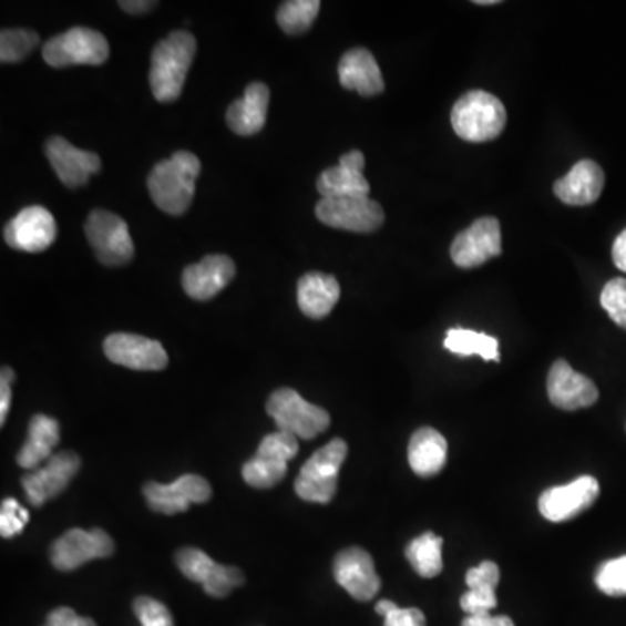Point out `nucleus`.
Returning <instances> with one entry per match:
<instances>
[{
	"mask_svg": "<svg viewBox=\"0 0 626 626\" xmlns=\"http://www.w3.org/2000/svg\"><path fill=\"white\" fill-rule=\"evenodd\" d=\"M338 78L345 90L357 91L366 98L378 96L384 91L378 61L365 48L350 49L341 57Z\"/></svg>",
	"mask_w": 626,
	"mask_h": 626,
	"instance_id": "nucleus-23",
	"label": "nucleus"
},
{
	"mask_svg": "<svg viewBox=\"0 0 626 626\" xmlns=\"http://www.w3.org/2000/svg\"><path fill=\"white\" fill-rule=\"evenodd\" d=\"M109 42L96 30L75 27L49 39L42 49L45 63L54 69L75 65H103L109 60Z\"/></svg>",
	"mask_w": 626,
	"mask_h": 626,
	"instance_id": "nucleus-6",
	"label": "nucleus"
},
{
	"mask_svg": "<svg viewBox=\"0 0 626 626\" xmlns=\"http://www.w3.org/2000/svg\"><path fill=\"white\" fill-rule=\"evenodd\" d=\"M347 454L348 445L343 439H332L311 454L296 479V494L310 503H329L338 490V475Z\"/></svg>",
	"mask_w": 626,
	"mask_h": 626,
	"instance_id": "nucleus-4",
	"label": "nucleus"
},
{
	"mask_svg": "<svg viewBox=\"0 0 626 626\" xmlns=\"http://www.w3.org/2000/svg\"><path fill=\"white\" fill-rule=\"evenodd\" d=\"M601 494L597 479L585 475L567 485L545 491L537 501L540 513L550 522H566L591 509Z\"/></svg>",
	"mask_w": 626,
	"mask_h": 626,
	"instance_id": "nucleus-13",
	"label": "nucleus"
},
{
	"mask_svg": "<svg viewBox=\"0 0 626 626\" xmlns=\"http://www.w3.org/2000/svg\"><path fill=\"white\" fill-rule=\"evenodd\" d=\"M461 609L469 616L490 615L497 606L494 592L469 591L460 601Z\"/></svg>",
	"mask_w": 626,
	"mask_h": 626,
	"instance_id": "nucleus-39",
	"label": "nucleus"
},
{
	"mask_svg": "<svg viewBox=\"0 0 626 626\" xmlns=\"http://www.w3.org/2000/svg\"><path fill=\"white\" fill-rule=\"evenodd\" d=\"M286 461L275 460V458L259 453H256V456L243 466L244 481L258 490L274 488L286 478Z\"/></svg>",
	"mask_w": 626,
	"mask_h": 626,
	"instance_id": "nucleus-31",
	"label": "nucleus"
},
{
	"mask_svg": "<svg viewBox=\"0 0 626 626\" xmlns=\"http://www.w3.org/2000/svg\"><path fill=\"white\" fill-rule=\"evenodd\" d=\"M501 255V227L496 218H481L451 244V258L460 268H478Z\"/></svg>",
	"mask_w": 626,
	"mask_h": 626,
	"instance_id": "nucleus-11",
	"label": "nucleus"
},
{
	"mask_svg": "<svg viewBox=\"0 0 626 626\" xmlns=\"http://www.w3.org/2000/svg\"><path fill=\"white\" fill-rule=\"evenodd\" d=\"M30 513L18 503L17 500L8 497L2 501V509H0V534L6 540L14 537L24 530V525L29 524Z\"/></svg>",
	"mask_w": 626,
	"mask_h": 626,
	"instance_id": "nucleus-37",
	"label": "nucleus"
},
{
	"mask_svg": "<svg viewBox=\"0 0 626 626\" xmlns=\"http://www.w3.org/2000/svg\"><path fill=\"white\" fill-rule=\"evenodd\" d=\"M604 183L606 176L603 167L585 158L576 162L566 176L555 182L554 192L567 206H591L603 194Z\"/></svg>",
	"mask_w": 626,
	"mask_h": 626,
	"instance_id": "nucleus-22",
	"label": "nucleus"
},
{
	"mask_svg": "<svg viewBox=\"0 0 626 626\" xmlns=\"http://www.w3.org/2000/svg\"><path fill=\"white\" fill-rule=\"evenodd\" d=\"M198 174L201 161L192 152L179 150L167 161L155 164L146 182L150 197L167 215L182 216L194 201Z\"/></svg>",
	"mask_w": 626,
	"mask_h": 626,
	"instance_id": "nucleus-1",
	"label": "nucleus"
},
{
	"mask_svg": "<svg viewBox=\"0 0 626 626\" xmlns=\"http://www.w3.org/2000/svg\"><path fill=\"white\" fill-rule=\"evenodd\" d=\"M143 494H145L150 509L154 512L174 515V513L186 512L194 503H206L213 491L206 479L198 478V475H183L178 481L167 485L146 482Z\"/></svg>",
	"mask_w": 626,
	"mask_h": 626,
	"instance_id": "nucleus-17",
	"label": "nucleus"
},
{
	"mask_svg": "<svg viewBox=\"0 0 626 626\" xmlns=\"http://www.w3.org/2000/svg\"><path fill=\"white\" fill-rule=\"evenodd\" d=\"M39 44V35L32 30L8 29L0 33V61L18 63L32 53Z\"/></svg>",
	"mask_w": 626,
	"mask_h": 626,
	"instance_id": "nucleus-32",
	"label": "nucleus"
},
{
	"mask_svg": "<svg viewBox=\"0 0 626 626\" xmlns=\"http://www.w3.org/2000/svg\"><path fill=\"white\" fill-rule=\"evenodd\" d=\"M332 573L338 585L343 586L360 603L371 601L380 592V576L376 573L374 561L366 550L352 546L340 552L332 564Z\"/></svg>",
	"mask_w": 626,
	"mask_h": 626,
	"instance_id": "nucleus-18",
	"label": "nucleus"
},
{
	"mask_svg": "<svg viewBox=\"0 0 626 626\" xmlns=\"http://www.w3.org/2000/svg\"><path fill=\"white\" fill-rule=\"evenodd\" d=\"M267 412L274 418L280 432L291 433L296 439L310 441L329 429L331 418L326 409L310 404L293 388H279L267 402Z\"/></svg>",
	"mask_w": 626,
	"mask_h": 626,
	"instance_id": "nucleus-5",
	"label": "nucleus"
},
{
	"mask_svg": "<svg viewBox=\"0 0 626 626\" xmlns=\"http://www.w3.org/2000/svg\"><path fill=\"white\" fill-rule=\"evenodd\" d=\"M298 439L291 433L275 432L263 439L258 453L280 461H291L298 454Z\"/></svg>",
	"mask_w": 626,
	"mask_h": 626,
	"instance_id": "nucleus-35",
	"label": "nucleus"
},
{
	"mask_svg": "<svg viewBox=\"0 0 626 626\" xmlns=\"http://www.w3.org/2000/svg\"><path fill=\"white\" fill-rule=\"evenodd\" d=\"M57 222L42 206L24 207L4 228L8 246L24 253H41L48 249L57 239Z\"/></svg>",
	"mask_w": 626,
	"mask_h": 626,
	"instance_id": "nucleus-14",
	"label": "nucleus"
},
{
	"mask_svg": "<svg viewBox=\"0 0 626 626\" xmlns=\"http://www.w3.org/2000/svg\"><path fill=\"white\" fill-rule=\"evenodd\" d=\"M319 11V0H289L280 4L277 23L289 35H299L310 30Z\"/></svg>",
	"mask_w": 626,
	"mask_h": 626,
	"instance_id": "nucleus-30",
	"label": "nucleus"
},
{
	"mask_svg": "<svg viewBox=\"0 0 626 626\" xmlns=\"http://www.w3.org/2000/svg\"><path fill=\"white\" fill-rule=\"evenodd\" d=\"M475 4H479V6H494V4H500V0H478V2H475Z\"/></svg>",
	"mask_w": 626,
	"mask_h": 626,
	"instance_id": "nucleus-47",
	"label": "nucleus"
},
{
	"mask_svg": "<svg viewBox=\"0 0 626 626\" xmlns=\"http://www.w3.org/2000/svg\"><path fill=\"white\" fill-rule=\"evenodd\" d=\"M58 442H60V423L45 414H35L30 420L27 441L18 453V465L21 469H37L42 461L51 458Z\"/></svg>",
	"mask_w": 626,
	"mask_h": 626,
	"instance_id": "nucleus-27",
	"label": "nucleus"
},
{
	"mask_svg": "<svg viewBox=\"0 0 626 626\" xmlns=\"http://www.w3.org/2000/svg\"><path fill=\"white\" fill-rule=\"evenodd\" d=\"M444 348L456 356H479L484 360L500 362V341L485 332L472 331V329H449Z\"/></svg>",
	"mask_w": 626,
	"mask_h": 626,
	"instance_id": "nucleus-28",
	"label": "nucleus"
},
{
	"mask_svg": "<svg viewBox=\"0 0 626 626\" xmlns=\"http://www.w3.org/2000/svg\"><path fill=\"white\" fill-rule=\"evenodd\" d=\"M235 277V263L228 256L211 255L183 271V289L197 301H207L223 291Z\"/></svg>",
	"mask_w": 626,
	"mask_h": 626,
	"instance_id": "nucleus-21",
	"label": "nucleus"
},
{
	"mask_svg": "<svg viewBox=\"0 0 626 626\" xmlns=\"http://www.w3.org/2000/svg\"><path fill=\"white\" fill-rule=\"evenodd\" d=\"M114 550V540L103 530H70L53 543L49 557L57 569L73 571L94 558L110 557Z\"/></svg>",
	"mask_w": 626,
	"mask_h": 626,
	"instance_id": "nucleus-9",
	"label": "nucleus"
},
{
	"mask_svg": "<svg viewBox=\"0 0 626 626\" xmlns=\"http://www.w3.org/2000/svg\"><path fill=\"white\" fill-rule=\"evenodd\" d=\"M14 380V371L11 368L2 369L0 374V423H6L9 408H11V383Z\"/></svg>",
	"mask_w": 626,
	"mask_h": 626,
	"instance_id": "nucleus-42",
	"label": "nucleus"
},
{
	"mask_svg": "<svg viewBox=\"0 0 626 626\" xmlns=\"http://www.w3.org/2000/svg\"><path fill=\"white\" fill-rule=\"evenodd\" d=\"M598 591L609 597H625L626 595V555L604 564L595 576Z\"/></svg>",
	"mask_w": 626,
	"mask_h": 626,
	"instance_id": "nucleus-33",
	"label": "nucleus"
},
{
	"mask_svg": "<svg viewBox=\"0 0 626 626\" xmlns=\"http://www.w3.org/2000/svg\"><path fill=\"white\" fill-rule=\"evenodd\" d=\"M366 158L360 150H352L340 158V164L324 171L317 179L322 198L369 197L371 185L365 176Z\"/></svg>",
	"mask_w": 626,
	"mask_h": 626,
	"instance_id": "nucleus-20",
	"label": "nucleus"
},
{
	"mask_svg": "<svg viewBox=\"0 0 626 626\" xmlns=\"http://www.w3.org/2000/svg\"><path fill=\"white\" fill-rule=\"evenodd\" d=\"M195 51L197 42L188 32L170 33L155 45L150 66V88L157 102L171 103L178 100Z\"/></svg>",
	"mask_w": 626,
	"mask_h": 626,
	"instance_id": "nucleus-2",
	"label": "nucleus"
},
{
	"mask_svg": "<svg viewBox=\"0 0 626 626\" xmlns=\"http://www.w3.org/2000/svg\"><path fill=\"white\" fill-rule=\"evenodd\" d=\"M384 626H427V618L418 607L400 609L397 606L384 616Z\"/></svg>",
	"mask_w": 626,
	"mask_h": 626,
	"instance_id": "nucleus-40",
	"label": "nucleus"
},
{
	"mask_svg": "<svg viewBox=\"0 0 626 626\" xmlns=\"http://www.w3.org/2000/svg\"><path fill=\"white\" fill-rule=\"evenodd\" d=\"M340 295V283L335 275L308 271L298 280V307L310 319L328 317Z\"/></svg>",
	"mask_w": 626,
	"mask_h": 626,
	"instance_id": "nucleus-25",
	"label": "nucleus"
},
{
	"mask_svg": "<svg viewBox=\"0 0 626 626\" xmlns=\"http://www.w3.org/2000/svg\"><path fill=\"white\" fill-rule=\"evenodd\" d=\"M133 609L142 626H174L170 609L155 598L137 597Z\"/></svg>",
	"mask_w": 626,
	"mask_h": 626,
	"instance_id": "nucleus-36",
	"label": "nucleus"
},
{
	"mask_svg": "<svg viewBox=\"0 0 626 626\" xmlns=\"http://www.w3.org/2000/svg\"><path fill=\"white\" fill-rule=\"evenodd\" d=\"M81 469V458L72 451L54 454L49 458L48 465L21 479L24 493L30 505L42 506L45 501L53 500L66 490Z\"/></svg>",
	"mask_w": 626,
	"mask_h": 626,
	"instance_id": "nucleus-15",
	"label": "nucleus"
},
{
	"mask_svg": "<svg viewBox=\"0 0 626 626\" xmlns=\"http://www.w3.org/2000/svg\"><path fill=\"white\" fill-rule=\"evenodd\" d=\"M270 91L263 82L247 85L240 100L232 103L227 110V124L239 136H253L263 130L267 122Z\"/></svg>",
	"mask_w": 626,
	"mask_h": 626,
	"instance_id": "nucleus-24",
	"label": "nucleus"
},
{
	"mask_svg": "<svg viewBox=\"0 0 626 626\" xmlns=\"http://www.w3.org/2000/svg\"><path fill=\"white\" fill-rule=\"evenodd\" d=\"M119 6H121L125 12H131V14H142V12L155 8L157 2H148V0H122V2H119Z\"/></svg>",
	"mask_w": 626,
	"mask_h": 626,
	"instance_id": "nucleus-45",
	"label": "nucleus"
},
{
	"mask_svg": "<svg viewBox=\"0 0 626 626\" xmlns=\"http://www.w3.org/2000/svg\"><path fill=\"white\" fill-rule=\"evenodd\" d=\"M451 124L465 142H491L505 130V105L488 91H469L454 103Z\"/></svg>",
	"mask_w": 626,
	"mask_h": 626,
	"instance_id": "nucleus-3",
	"label": "nucleus"
},
{
	"mask_svg": "<svg viewBox=\"0 0 626 626\" xmlns=\"http://www.w3.org/2000/svg\"><path fill=\"white\" fill-rule=\"evenodd\" d=\"M316 215L328 227L356 234H371L384 223L383 207L369 197L320 198Z\"/></svg>",
	"mask_w": 626,
	"mask_h": 626,
	"instance_id": "nucleus-7",
	"label": "nucleus"
},
{
	"mask_svg": "<svg viewBox=\"0 0 626 626\" xmlns=\"http://www.w3.org/2000/svg\"><path fill=\"white\" fill-rule=\"evenodd\" d=\"M397 604H393L392 601H380V603L376 604V613L381 616H387L390 610L396 609Z\"/></svg>",
	"mask_w": 626,
	"mask_h": 626,
	"instance_id": "nucleus-46",
	"label": "nucleus"
},
{
	"mask_svg": "<svg viewBox=\"0 0 626 626\" xmlns=\"http://www.w3.org/2000/svg\"><path fill=\"white\" fill-rule=\"evenodd\" d=\"M601 305L607 316L626 331V279L616 277L604 286Z\"/></svg>",
	"mask_w": 626,
	"mask_h": 626,
	"instance_id": "nucleus-34",
	"label": "nucleus"
},
{
	"mask_svg": "<svg viewBox=\"0 0 626 626\" xmlns=\"http://www.w3.org/2000/svg\"><path fill=\"white\" fill-rule=\"evenodd\" d=\"M613 261L622 271H626V228L613 244Z\"/></svg>",
	"mask_w": 626,
	"mask_h": 626,
	"instance_id": "nucleus-44",
	"label": "nucleus"
},
{
	"mask_svg": "<svg viewBox=\"0 0 626 626\" xmlns=\"http://www.w3.org/2000/svg\"><path fill=\"white\" fill-rule=\"evenodd\" d=\"M85 235L103 265L117 267L133 258L134 244L130 227L121 216L110 211H93L85 222Z\"/></svg>",
	"mask_w": 626,
	"mask_h": 626,
	"instance_id": "nucleus-8",
	"label": "nucleus"
},
{
	"mask_svg": "<svg viewBox=\"0 0 626 626\" xmlns=\"http://www.w3.org/2000/svg\"><path fill=\"white\" fill-rule=\"evenodd\" d=\"M176 564L186 578L201 583L211 597H227L235 586H240L244 583L243 571L234 566H222L203 550H179L176 554Z\"/></svg>",
	"mask_w": 626,
	"mask_h": 626,
	"instance_id": "nucleus-10",
	"label": "nucleus"
},
{
	"mask_svg": "<svg viewBox=\"0 0 626 626\" xmlns=\"http://www.w3.org/2000/svg\"><path fill=\"white\" fill-rule=\"evenodd\" d=\"M110 362L134 369V371H162L170 362L166 350L158 341L145 336L115 332L103 343Z\"/></svg>",
	"mask_w": 626,
	"mask_h": 626,
	"instance_id": "nucleus-12",
	"label": "nucleus"
},
{
	"mask_svg": "<svg viewBox=\"0 0 626 626\" xmlns=\"http://www.w3.org/2000/svg\"><path fill=\"white\" fill-rule=\"evenodd\" d=\"M546 392L550 402L562 411L591 408L598 400L597 384L582 372L574 371L564 359H558L550 368Z\"/></svg>",
	"mask_w": 626,
	"mask_h": 626,
	"instance_id": "nucleus-16",
	"label": "nucleus"
},
{
	"mask_svg": "<svg viewBox=\"0 0 626 626\" xmlns=\"http://www.w3.org/2000/svg\"><path fill=\"white\" fill-rule=\"evenodd\" d=\"M45 155L49 164L57 171L60 182L69 188L85 185L102 167V158L96 154L78 148L61 136L51 137L45 143Z\"/></svg>",
	"mask_w": 626,
	"mask_h": 626,
	"instance_id": "nucleus-19",
	"label": "nucleus"
},
{
	"mask_svg": "<svg viewBox=\"0 0 626 626\" xmlns=\"http://www.w3.org/2000/svg\"><path fill=\"white\" fill-rule=\"evenodd\" d=\"M406 557L421 578H435L444 567L442 537L433 533H423L414 537L406 548Z\"/></svg>",
	"mask_w": 626,
	"mask_h": 626,
	"instance_id": "nucleus-29",
	"label": "nucleus"
},
{
	"mask_svg": "<svg viewBox=\"0 0 626 626\" xmlns=\"http://www.w3.org/2000/svg\"><path fill=\"white\" fill-rule=\"evenodd\" d=\"M409 465L420 478H433L448 461V441L432 427H423L412 433L408 449Z\"/></svg>",
	"mask_w": 626,
	"mask_h": 626,
	"instance_id": "nucleus-26",
	"label": "nucleus"
},
{
	"mask_svg": "<svg viewBox=\"0 0 626 626\" xmlns=\"http://www.w3.org/2000/svg\"><path fill=\"white\" fill-rule=\"evenodd\" d=\"M461 626H515L509 616H491L490 615H479V616H466L461 623Z\"/></svg>",
	"mask_w": 626,
	"mask_h": 626,
	"instance_id": "nucleus-43",
	"label": "nucleus"
},
{
	"mask_svg": "<svg viewBox=\"0 0 626 626\" xmlns=\"http://www.w3.org/2000/svg\"><path fill=\"white\" fill-rule=\"evenodd\" d=\"M500 583V567L494 562L485 561L466 573L469 591L494 592Z\"/></svg>",
	"mask_w": 626,
	"mask_h": 626,
	"instance_id": "nucleus-38",
	"label": "nucleus"
},
{
	"mask_svg": "<svg viewBox=\"0 0 626 626\" xmlns=\"http://www.w3.org/2000/svg\"><path fill=\"white\" fill-rule=\"evenodd\" d=\"M44 626H96L91 618L79 616L70 607H58L53 613H49L48 622Z\"/></svg>",
	"mask_w": 626,
	"mask_h": 626,
	"instance_id": "nucleus-41",
	"label": "nucleus"
}]
</instances>
